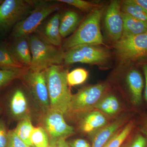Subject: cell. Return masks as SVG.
<instances>
[{
  "label": "cell",
  "instance_id": "6da1fadb",
  "mask_svg": "<svg viewBox=\"0 0 147 147\" xmlns=\"http://www.w3.org/2000/svg\"><path fill=\"white\" fill-rule=\"evenodd\" d=\"M45 71L50 108L65 115L72 96L67 80V70L59 65L51 66Z\"/></svg>",
  "mask_w": 147,
  "mask_h": 147
},
{
  "label": "cell",
  "instance_id": "7a4b0ae2",
  "mask_svg": "<svg viewBox=\"0 0 147 147\" xmlns=\"http://www.w3.org/2000/svg\"><path fill=\"white\" fill-rule=\"evenodd\" d=\"M104 11V7L100 6L90 12L73 34L64 42L62 50H67L79 45L102 44L100 22Z\"/></svg>",
  "mask_w": 147,
  "mask_h": 147
},
{
  "label": "cell",
  "instance_id": "3957f363",
  "mask_svg": "<svg viewBox=\"0 0 147 147\" xmlns=\"http://www.w3.org/2000/svg\"><path fill=\"white\" fill-rule=\"evenodd\" d=\"M28 39L32 55L30 70L44 71L51 66L63 63L65 53L62 49L48 43L36 35H30Z\"/></svg>",
  "mask_w": 147,
  "mask_h": 147
},
{
  "label": "cell",
  "instance_id": "277c9868",
  "mask_svg": "<svg viewBox=\"0 0 147 147\" xmlns=\"http://www.w3.org/2000/svg\"><path fill=\"white\" fill-rule=\"evenodd\" d=\"M34 1V7L30 13L15 26L11 32V40L28 37L37 29L49 15L59 10L58 2Z\"/></svg>",
  "mask_w": 147,
  "mask_h": 147
},
{
  "label": "cell",
  "instance_id": "5b68a950",
  "mask_svg": "<svg viewBox=\"0 0 147 147\" xmlns=\"http://www.w3.org/2000/svg\"><path fill=\"white\" fill-rule=\"evenodd\" d=\"M107 88V85L104 84L90 85L82 88L75 94L72 95L66 114L72 117H82L93 110L104 96Z\"/></svg>",
  "mask_w": 147,
  "mask_h": 147
},
{
  "label": "cell",
  "instance_id": "8992f818",
  "mask_svg": "<svg viewBox=\"0 0 147 147\" xmlns=\"http://www.w3.org/2000/svg\"><path fill=\"white\" fill-rule=\"evenodd\" d=\"M34 1L4 0L0 5V36L12 30L13 27L30 13Z\"/></svg>",
  "mask_w": 147,
  "mask_h": 147
},
{
  "label": "cell",
  "instance_id": "52a82bcc",
  "mask_svg": "<svg viewBox=\"0 0 147 147\" xmlns=\"http://www.w3.org/2000/svg\"><path fill=\"white\" fill-rule=\"evenodd\" d=\"M110 57L108 50L98 45H82L71 48L65 53L64 63L73 64L76 63L101 64Z\"/></svg>",
  "mask_w": 147,
  "mask_h": 147
},
{
  "label": "cell",
  "instance_id": "ba28073f",
  "mask_svg": "<svg viewBox=\"0 0 147 147\" xmlns=\"http://www.w3.org/2000/svg\"><path fill=\"white\" fill-rule=\"evenodd\" d=\"M114 48L122 61H128L147 56V32L133 36L122 38Z\"/></svg>",
  "mask_w": 147,
  "mask_h": 147
},
{
  "label": "cell",
  "instance_id": "9c48e42d",
  "mask_svg": "<svg viewBox=\"0 0 147 147\" xmlns=\"http://www.w3.org/2000/svg\"><path fill=\"white\" fill-rule=\"evenodd\" d=\"M27 86L36 103L44 113L50 108L45 71H35L28 69L23 75Z\"/></svg>",
  "mask_w": 147,
  "mask_h": 147
},
{
  "label": "cell",
  "instance_id": "30bf717a",
  "mask_svg": "<svg viewBox=\"0 0 147 147\" xmlns=\"http://www.w3.org/2000/svg\"><path fill=\"white\" fill-rule=\"evenodd\" d=\"M64 115L51 108L45 113L44 128L52 139H66L74 133V129L66 122Z\"/></svg>",
  "mask_w": 147,
  "mask_h": 147
},
{
  "label": "cell",
  "instance_id": "8fae6325",
  "mask_svg": "<svg viewBox=\"0 0 147 147\" xmlns=\"http://www.w3.org/2000/svg\"><path fill=\"white\" fill-rule=\"evenodd\" d=\"M104 18L105 29L108 36L115 43L121 38L123 30V19L119 2H111L105 11Z\"/></svg>",
  "mask_w": 147,
  "mask_h": 147
},
{
  "label": "cell",
  "instance_id": "7c38bea8",
  "mask_svg": "<svg viewBox=\"0 0 147 147\" xmlns=\"http://www.w3.org/2000/svg\"><path fill=\"white\" fill-rule=\"evenodd\" d=\"M127 119V116H121L91 135L92 142V147H104L126 123Z\"/></svg>",
  "mask_w": 147,
  "mask_h": 147
},
{
  "label": "cell",
  "instance_id": "4fadbf2b",
  "mask_svg": "<svg viewBox=\"0 0 147 147\" xmlns=\"http://www.w3.org/2000/svg\"><path fill=\"white\" fill-rule=\"evenodd\" d=\"M11 51L18 62L29 68L32 62V55L28 36L22 37L8 42Z\"/></svg>",
  "mask_w": 147,
  "mask_h": 147
},
{
  "label": "cell",
  "instance_id": "5bb4252c",
  "mask_svg": "<svg viewBox=\"0 0 147 147\" xmlns=\"http://www.w3.org/2000/svg\"><path fill=\"white\" fill-rule=\"evenodd\" d=\"M126 82L132 103L138 106L142 103L144 87L143 76L138 70L132 69L128 71Z\"/></svg>",
  "mask_w": 147,
  "mask_h": 147
},
{
  "label": "cell",
  "instance_id": "9a60e30c",
  "mask_svg": "<svg viewBox=\"0 0 147 147\" xmlns=\"http://www.w3.org/2000/svg\"><path fill=\"white\" fill-rule=\"evenodd\" d=\"M81 118V130L90 135L108 123L105 115L98 110H92L82 116Z\"/></svg>",
  "mask_w": 147,
  "mask_h": 147
},
{
  "label": "cell",
  "instance_id": "2e32d148",
  "mask_svg": "<svg viewBox=\"0 0 147 147\" xmlns=\"http://www.w3.org/2000/svg\"><path fill=\"white\" fill-rule=\"evenodd\" d=\"M9 100V111L13 118L21 120L30 117L26 97L22 90L13 91Z\"/></svg>",
  "mask_w": 147,
  "mask_h": 147
},
{
  "label": "cell",
  "instance_id": "e0dca14e",
  "mask_svg": "<svg viewBox=\"0 0 147 147\" xmlns=\"http://www.w3.org/2000/svg\"><path fill=\"white\" fill-rule=\"evenodd\" d=\"M61 15L57 13L48 20L43 31V38L48 43L56 47L62 45V37L60 33V21Z\"/></svg>",
  "mask_w": 147,
  "mask_h": 147
},
{
  "label": "cell",
  "instance_id": "ac0fdd59",
  "mask_svg": "<svg viewBox=\"0 0 147 147\" xmlns=\"http://www.w3.org/2000/svg\"><path fill=\"white\" fill-rule=\"evenodd\" d=\"M81 20L79 13L74 11H67L61 15L59 29L62 37L73 34L81 24Z\"/></svg>",
  "mask_w": 147,
  "mask_h": 147
},
{
  "label": "cell",
  "instance_id": "d6986e66",
  "mask_svg": "<svg viewBox=\"0 0 147 147\" xmlns=\"http://www.w3.org/2000/svg\"><path fill=\"white\" fill-rule=\"evenodd\" d=\"M28 68L18 62L11 51L8 42L0 41V69L15 70Z\"/></svg>",
  "mask_w": 147,
  "mask_h": 147
},
{
  "label": "cell",
  "instance_id": "ffe728a7",
  "mask_svg": "<svg viewBox=\"0 0 147 147\" xmlns=\"http://www.w3.org/2000/svg\"><path fill=\"white\" fill-rule=\"evenodd\" d=\"M123 30L122 38L133 36L147 32V24L122 11Z\"/></svg>",
  "mask_w": 147,
  "mask_h": 147
},
{
  "label": "cell",
  "instance_id": "44dd1931",
  "mask_svg": "<svg viewBox=\"0 0 147 147\" xmlns=\"http://www.w3.org/2000/svg\"><path fill=\"white\" fill-rule=\"evenodd\" d=\"M104 115L114 116L119 112L120 104L118 98L113 94L103 96L96 106L95 108Z\"/></svg>",
  "mask_w": 147,
  "mask_h": 147
},
{
  "label": "cell",
  "instance_id": "7402d4cb",
  "mask_svg": "<svg viewBox=\"0 0 147 147\" xmlns=\"http://www.w3.org/2000/svg\"><path fill=\"white\" fill-rule=\"evenodd\" d=\"M121 9L124 13L147 24V11L133 0L124 1Z\"/></svg>",
  "mask_w": 147,
  "mask_h": 147
},
{
  "label": "cell",
  "instance_id": "603a6c76",
  "mask_svg": "<svg viewBox=\"0 0 147 147\" xmlns=\"http://www.w3.org/2000/svg\"><path fill=\"white\" fill-rule=\"evenodd\" d=\"M35 127L32 124L30 117L20 120L14 131L20 139L28 146H32L31 135Z\"/></svg>",
  "mask_w": 147,
  "mask_h": 147
},
{
  "label": "cell",
  "instance_id": "cb8c5ba5",
  "mask_svg": "<svg viewBox=\"0 0 147 147\" xmlns=\"http://www.w3.org/2000/svg\"><path fill=\"white\" fill-rule=\"evenodd\" d=\"M134 127V123L132 121L127 124L121 130H119L108 141L105 147H120L125 140L129 136Z\"/></svg>",
  "mask_w": 147,
  "mask_h": 147
},
{
  "label": "cell",
  "instance_id": "d4e9b609",
  "mask_svg": "<svg viewBox=\"0 0 147 147\" xmlns=\"http://www.w3.org/2000/svg\"><path fill=\"white\" fill-rule=\"evenodd\" d=\"M29 69L15 70L0 69V90L8 86L15 79L22 78Z\"/></svg>",
  "mask_w": 147,
  "mask_h": 147
},
{
  "label": "cell",
  "instance_id": "484cf974",
  "mask_svg": "<svg viewBox=\"0 0 147 147\" xmlns=\"http://www.w3.org/2000/svg\"><path fill=\"white\" fill-rule=\"evenodd\" d=\"M31 141L34 147H48L49 135L44 127H34L31 135Z\"/></svg>",
  "mask_w": 147,
  "mask_h": 147
},
{
  "label": "cell",
  "instance_id": "4316f807",
  "mask_svg": "<svg viewBox=\"0 0 147 147\" xmlns=\"http://www.w3.org/2000/svg\"><path fill=\"white\" fill-rule=\"evenodd\" d=\"M88 76V72L84 68L74 69L67 75V80L69 86L80 85L86 82Z\"/></svg>",
  "mask_w": 147,
  "mask_h": 147
},
{
  "label": "cell",
  "instance_id": "83f0119b",
  "mask_svg": "<svg viewBox=\"0 0 147 147\" xmlns=\"http://www.w3.org/2000/svg\"><path fill=\"white\" fill-rule=\"evenodd\" d=\"M59 2L65 3L73 6L84 12H91L95 9L99 7L96 4L84 0H58Z\"/></svg>",
  "mask_w": 147,
  "mask_h": 147
},
{
  "label": "cell",
  "instance_id": "f1b7e54d",
  "mask_svg": "<svg viewBox=\"0 0 147 147\" xmlns=\"http://www.w3.org/2000/svg\"><path fill=\"white\" fill-rule=\"evenodd\" d=\"M126 147H147V137L143 132H138L132 137Z\"/></svg>",
  "mask_w": 147,
  "mask_h": 147
},
{
  "label": "cell",
  "instance_id": "f546056e",
  "mask_svg": "<svg viewBox=\"0 0 147 147\" xmlns=\"http://www.w3.org/2000/svg\"><path fill=\"white\" fill-rule=\"evenodd\" d=\"M16 135L14 130L8 131V141L7 147H28Z\"/></svg>",
  "mask_w": 147,
  "mask_h": 147
},
{
  "label": "cell",
  "instance_id": "4dcf8cb0",
  "mask_svg": "<svg viewBox=\"0 0 147 147\" xmlns=\"http://www.w3.org/2000/svg\"><path fill=\"white\" fill-rule=\"evenodd\" d=\"M8 141V131L4 123L0 120V147H7Z\"/></svg>",
  "mask_w": 147,
  "mask_h": 147
},
{
  "label": "cell",
  "instance_id": "1f68e13d",
  "mask_svg": "<svg viewBox=\"0 0 147 147\" xmlns=\"http://www.w3.org/2000/svg\"><path fill=\"white\" fill-rule=\"evenodd\" d=\"M48 147H70L64 139H52L50 140Z\"/></svg>",
  "mask_w": 147,
  "mask_h": 147
},
{
  "label": "cell",
  "instance_id": "d6a6232c",
  "mask_svg": "<svg viewBox=\"0 0 147 147\" xmlns=\"http://www.w3.org/2000/svg\"><path fill=\"white\" fill-rule=\"evenodd\" d=\"M68 144L70 147H92L86 140L82 139H74Z\"/></svg>",
  "mask_w": 147,
  "mask_h": 147
},
{
  "label": "cell",
  "instance_id": "836d02e7",
  "mask_svg": "<svg viewBox=\"0 0 147 147\" xmlns=\"http://www.w3.org/2000/svg\"><path fill=\"white\" fill-rule=\"evenodd\" d=\"M143 70L144 74L145 79L144 98L147 102V64H145L144 65Z\"/></svg>",
  "mask_w": 147,
  "mask_h": 147
},
{
  "label": "cell",
  "instance_id": "e575fe53",
  "mask_svg": "<svg viewBox=\"0 0 147 147\" xmlns=\"http://www.w3.org/2000/svg\"><path fill=\"white\" fill-rule=\"evenodd\" d=\"M133 1L147 11V0H133Z\"/></svg>",
  "mask_w": 147,
  "mask_h": 147
},
{
  "label": "cell",
  "instance_id": "d590c367",
  "mask_svg": "<svg viewBox=\"0 0 147 147\" xmlns=\"http://www.w3.org/2000/svg\"><path fill=\"white\" fill-rule=\"evenodd\" d=\"M142 132L147 137V118L146 119L142 126Z\"/></svg>",
  "mask_w": 147,
  "mask_h": 147
},
{
  "label": "cell",
  "instance_id": "8d00e7d4",
  "mask_svg": "<svg viewBox=\"0 0 147 147\" xmlns=\"http://www.w3.org/2000/svg\"><path fill=\"white\" fill-rule=\"evenodd\" d=\"M3 1V0H0V5H1V4L2 2Z\"/></svg>",
  "mask_w": 147,
  "mask_h": 147
},
{
  "label": "cell",
  "instance_id": "74e56055",
  "mask_svg": "<svg viewBox=\"0 0 147 147\" xmlns=\"http://www.w3.org/2000/svg\"><path fill=\"white\" fill-rule=\"evenodd\" d=\"M28 147H34V146H29Z\"/></svg>",
  "mask_w": 147,
  "mask_h": 147
},
{
  "label": "cell",
  "instance_id": "f35d334b",
  "mask_svg": "<svg viewBox=\"0 0 147 147\" xmlns=\"http://www.w3.org/2000/svg\"><path fill=\"white\" fill-rule=\"evenodd\" d=\"M1 108H0V114H1Z\"/></svg>",
  "mask_w": 147,
  "mask_h": 147
},
{
  "label": "cell",
  "instance_id": "ab89813d",
  "mask_svg": "<svg viewBox=\"0 0 147 147\" xmlns=\"http://www.w3.org/2000/svg\"><path fill=\"white\" fill-rule=\"evenodd\" d=\"M105 145H106V144H105ZM105 146H104L103 147H105Z\"/></svg>",
  "mask_w": 147,
  "mask_h": 147
}]
</instances>
